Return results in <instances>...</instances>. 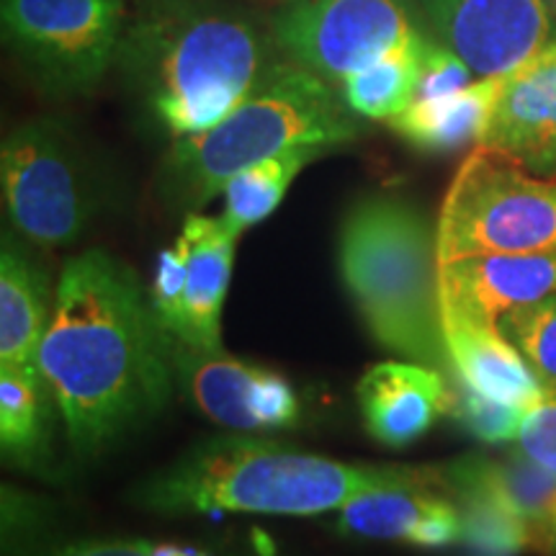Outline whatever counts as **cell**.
Returning <instances> with one entry per match:
<instances>
[{
  "label": "cell",
  "instance_id": "6da1fadb",
  "mask_svg": "<svg viewBox=\"0 0 556 556\" xmlns=\"http://www.w3.org/2000/svg\"><path fill=\"white\" fill-rule=\"evenodd\" d=\"M37 366L83 456L155 417L176 387L170 336L150 291L135 270L99 248L62 268Z\"/></svg>",
  "mask_w": 556,
  "mask_h": 556
},
{
  "label": "cell",
  "instance_id": "7a4b0ae2",
  "mask_svg": "<svg viewBox=\"0 0 556 556\" xmlns=\"http://www.w3.org/2000/svg\"><path fill=\"white\" fill-rule=\"evenodd\" d=\"M270 26L217 0H142L119 62L160 127L191 137L217 127L274 62Z\"/></svg>",
  "mask_w": 556,
  "mask_h": 556
},
{
  "label": "cell",
  "instance_id": "3957f363",
  "mask_svg": "<svg viewBox=\"0 0 556 556\" xmlns=\"http://www.w3.org/2000/svg\"><path fill=\"white\" fill-rule=\"evenodd\" d=\"M413 471L397 464L336 462L268 438L219 435L144 479L135 490V503L163 516H323Z\"/></svg>",
  "mask_w": 556,
  "mask_h": 556
},
{
  "label": "cell",
  "instance_id": "277c9868",
  "mask_svg": "<svg viewBox=\"0 0 556 556\" xmlns=\"http://www.w3.org/2000/svg\"><path fill=\"white\" fill-rule=\"evenodd\" d=\"M358 135V114L338 86L287 58L274 60L217 127L176 139L165 163V191L193 214L261 160L299 144L330 150Z\"/></svg>",
  "mask_w": 556,
  "mask_h": 556
},
{
  "label": "cell",
  "instance_id": "5b68a950",
  "mask_svg": "<svg viewBox=\"0 0 556 556\" xmlns=\"http://www.w3.org/2000/svg\"><path fill=\"white\" fill-rule=\"evenodd\" d=\"M338 266L348 296L381 345L448 371L438 235L420 208L394 197L361 199L340 227Z\"/></svg>",
  "mask_w": 556,
  "mask_h": 556
},
{
  "label": "cell",
  "instance_id": "8992f818",
  "mask_svg": "<svg viewBox=\"0 0 556 556\" xmlns=\"http://www.w3.org/2000/svg\"><path fill=\"white\" fill-rule=\"evenodd\" d=\"M438 266L477 255L556 250V178L477 144L438 214Z\"/></svg>",
  "mask_w": 556,
  "mask_h": 556
},
{
  "label": "cell",
  "instance_id": "52a82bcc",
  "mask_svg": "<svg viewBox=\"0 0 556 556\" xmlns=\"http://www.w3.org/2000/svg\"><path fill=\"white\" fill-rule=\"evenodd\" d=\"M3 31L47 93H90L119 62L127 0H3Z\"/></svg>",
  "mask_w": 556,
  "mask_h": 556
},
{
  "label": "cell",
  "instance_id": "ba28073f",
  "mask_svg": "<svg viewBox=\"0 0 556 556\" xmlns=\"http://www.w3.org/2000/svg\"><path fill=\"white\" fill-rule=\"evenodd\" d=\"M0 184L13 229L37 248L75 242L96 212L86 163L73 137L54 119L26 122L5 137Z\"/></svg>",
  "mask_w": 556,
  "mask_h": 556
},
{
  "label": "cell",
  "instance_id": "9c48e42d",
  "mask_svg": "<svg viewBox=\"0 0 556 556\" xmlns=\"http://www.w3.org/2000/svg\"><path fill=\"white\" fill-rule=\"evenodd\" d=\"M268 26L281 58L338 88L420 37L400 0H287Z\"/></svg>",
  "mask_w": 556,
  "mask_h": 556
},
{
  "label": "cell",
  "instance_id": "30bf717a",
  "mask_svg": "<svg viewBox=\"0 0 556 556\" xmlns=\"http://www.w3.org/2000/svg\"><path fill=\"white\" fill-rule=\"evenodd\" d=\"M176 384L201 415L235 433H274L302 422V400L283 374L170 338Z\"/></svg>",
  "mask_w": 556,
  "mask_h": 556
},
{
  "label": "cell",
  "instance_id": "8fae6325",
  "mask_svg": "<svg viewBox=\"0 0 556 556\" xmlns=\"http://www.w3.org/2000/svg\"><path fill=\"white\" fill-rule=\"evenodd\" d=\"M430 29L477 78H497L552 45L544 0H426Z\"/></svg>",
  "mask_w": 556,
  "mask_h": 556
},
{
  "label": "cell",
  "instance_id": "7c38bea8",
  "mask_svg": "<svg viewBox=\"0 0 556 556\" xmlns=\"http://www.w3.org/2000/svg\"><path fill=\"white\" fill-rule=\"evenodd\" d=\"M338 531L415 548H446L464 541L462 513L441 484L438 467H415L405 479L348 500L338 510Z\"/></svg>",
  "mask_w": 556,
  "mask_h": 556
},
{
  "label": "cell",
  "instance_id": "4fadbf2b",
  "mask_svg": "<svg viewBox=\"0 0 556 556\" xmlns=\"http://www.w3.org/2000/svg\"><path fill=\"white\" fill-rule=\"evenodd\" d=\"M477 144L505 152L536 176L556 178V41L505 75Z\"/></svg>",
  "mask_w": 556,
  "mask_h": 556
},
{
  "label": "cell",
  "instance_id": "5bb4252c",
  "mask_svg": "<svg viewBox=\"0 0 556 556\" xmlns=\"http://www.w3.org/2000/svg\"><path fill=\"white\" fill-rule=\"evenodd\" d=\"M240 235L222 217L193 212L186 217L178 245L186 258L184 291L168 336L197 351H222V309L232 278Z\"/></svg>",
  "mask_w": 556,
  "mask_h": 556
},
{
  "label": "cell",
  "instance_id": "9a60e30c",
  "mask_svg": "<svg viewBox=\"0 0 556 556\" xmlns=\"http://www.w3.org/2000/svg\"><path fill=\"white\" fill-rule=\"evenodd\" d=\"M356 397L366 433L387 448H407L448 413L451 379L417 361H381L366 368Z\"/></svg>",
  "mask_w": 556,
  "mask_h": 556
},
{
  "label": "cell",
  "instance_id": "2e32d148",
  "mask_svg": "<svg viewBox=\"0 0 556 556\" xmlns=\"http://www.w3.org/2000/svg\"><path fill=\"white\" fill-rule=\"evenodd\" d=\"M441 304L500 323L507 312L556 296V250L477 255L438 268Z\"/></svg>",
  "mask_w": 556,
  "mask_h": 556
},
{
  "label": "cell",
  "instance_id": "e0dca14e",
  "mask_svg": "<svg viewBox=\"0 0 556 556\" xmlns=\"http://www.w3.org/2000/svg\"><path fill=\"white\" fill-rule=\"evenodd\" d=\"M441 332L448 374H454L458 381L477 389L484 397L523 409L544 397V389L497 323H484L441 304Z\"/></svg>",
  "mask_w": 556,
  "mask_h": 556
},
{
  "label": "cell",
  "instance_id": "ac0fdd59",
  "mask_svg": "<svg viewBox=\"0 0 556 556\" xmlns=\"http://www.w3.org/2000/svg\"><path fill=\"white\" fill-rule=\"evenodd\" d=\"M441 469V484L462 513L464 541L475 556H518L528 533L497 486L486 477L484 456L469 454Z\"/></svg>",
  "mask_w": 556,
  "mask_h": 556
},
{
  "label": "cell",
  "instance_id": "d6986e66",
  "mask_svg": "<svg viewBox=\"0 0 556 556\" xmlns=\"http://www.w3.org/2000/svg\"><path fill=\"white\" fill-rule=\"evenodd\" d=\"M50 317L47 276L5 232L0 253V366L37 364Z\"/></svg>",
  "mask_w": 556,
  "mask_h": 556
},
{
  "label": "cell",
  "instance_id": "ffe728a7",
  "mask_svg": "<svg viewBox=\"0 0 556 556\" xmlns=\"http://www.w3.org/2000/svg\"><path fill=\"white\" fill-rule=\"evenodd\" d=\"M503 83L505 75L479 78L448 99L413 101L402 114L389 119V127L417 150L454 152L482 139Z\"/></svg>",
  "mask_w": 556,
  "mask_h": 556
},
{
  "label": "cell",
  "instance_id": "44dd1931",
  "mask_svg": "<svg viewBox=\"0 0 556 556\" xmlns=\"http://www.w3.org/2000/svg\"><path fill=\"white\" fill-rule=\"evenodd\" d=\"M52 413L58 405L37 364L0 366V446L9 462L26 469L45 462Z\"/></svg>",
  "mask_w": 556,
  "mask_h": 556
},
{
  "label": "cell",
  "instance_id": "7402d4cb",
  "mask_svg": "<svg viewBox=\"0 0 556 556\" xmlns=\"http://www.w3.org/2000/svg\"><path fill=\"white\" fill-rule=\"evenodd\" d=\"M484 469L523 523L533 552L556 556V477L552 471L520 448L497 458L484 456Z\"/></svg>",
  "mask_w": 556,
  "mask_h": 556
},
{
  "label": "cell",
  "instance_id": "603a6c76",
  "mask_svg": "<svg viewBox=\"0 0 556 556\" xmlns=\"http://www.w3.org/2000/svg\"><path fill=\"white\" fill-rule=\"evenodd\" d=\"M328 148L323 144H299V148L283 150L278 155L261 160L240 170L225 186V214L222 219L227 222L235 232L242 235L248 227L258 225L281 204L287 197L291 180L302 173L312 160L323 155Z\"/></svg>",
  "mask_w": 556,
  "mask_h": 556
},
{
  "label": "cell",
  "instance_id": "cb8c5ba5",
  "mask_svg": "<svg viewBox=\"0 0 556 556\" xmlns=\"http://www.w3.org/2000/svg\"><path fill=\"white\" fill-rule=\"evenodd\" d=\"M426 39L417 37L409 47L394 50L351 75L340 93L348 106L364 119H394L415 101L420 80V54Z\"/></svg>",
  "mask_w": 556,
  "mask_h": 556
},
{
  "label": "cell",
  "instance_id": "d4e9b609",
  "mask_svg": "<svg viewBox=\"0 0 556 556\" xmlns=\"http://www.w3.org/2000/svg\"><path fill=\"white\" fill-rule=\"evenodd\" d=\"M497 325L518 348L546 397H556V296L507 312Z\"/></svg>",
  "mask_w": 556,
  "mask_h": 556
},
{
  "label": "cell",
  "instance_id": "484cf974",
  "mask_svg": "<svg viewBox=\"0 0 556 556\" xmlns=\"http://www.w3.org/2000/svg\"><path fill=\"white\" fill-rule=\"evenodd\" d=\"M448 379H451L448 415L454 417L458 426L484 443L516 441L526 417L523 407L484 397V394H479L477 389H471L464 384V381H458L454 374H448Z\"/></svg>",
  "mask_w": 556,
  "mask_h": 556
},
{
  "label": "cell",
  "instance_id": "4316f807",
  "mask_svg": "<svg viewBox=\"0 0 556 556\" xmlns=\"http://www.w3.org/2000/svg\"><path fill=\"white\" fill-rule=\"evenodd\" d=\"M11 556H212L204 548L189 544L144 539H78V541H45L26 544Z\"/></svg>",
  "mask_w": 556,
  "mask_h": 556
},
{
  "label": "cell",
  "instance_id": "83f0119b",
  "mask_svg": "<svg viewBox=\"0 0 556 556\" xmlns=\"http://www.w3.org/2000/svg\"><path fill=\"white\" fill-rule=\"evenodd\" d=\"M471 78H475V73L456 52L426 41L420 54V80H417L415 101L448 99V96L471 86L475 83Z\"/></svg>",
  "mask_w": 556,
  "mask_h": 556
},
{
  "label": "cell",
  "instance_id": "f1b7e54d",
  "mask_svg": "<svg viewBox=\"0 0 556 556\" xmlns=\"http://www.w3.org/2000/svg\"><path fill=\"white\" fill-rule=\"evenodd\" d=\"M518 448L556 477V397H541L526 409L523 426L516 438Z\"/></svg>",
  "mask_w": 556,
  "mask_h": 556
},
{
  "label": "cell",
  "instance_id": "f546056e",
  "mask_svg": "<svg viewBox=\"0 0 556 556\" xmlns=\"http://www.w3.org/2000/svg\"><path fill=\"white\" fill-rule=\"evenodd\" d=\"M548 3H552V5H554V9H556V0H548Z\"/></svg>",
  "mask_w": 556,
  "mask_h": 556
}]
</instances>
